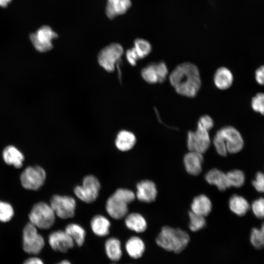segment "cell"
<instances>
[{
  "label": "cell",
  "mask_w": 264,
  "mask_h": 264,
  "mask_svg": "<svg viewBox=\"0 0 264 264\" xmlns=\"http://www.w3.org/2000/svg\"><path fill=\"white\" fill-rule=\"evenodd\" d=\"M105 250L107 256L112 261H118L122 257L121 242L117 238L108 239L105 242Z\"/></svg>",
  "instance_id": "obj_26"
},
{
  "label": "cell",
  "mask_w": 264,
  "mask_h": 264,
  "mask_svg": "<svg viewBox=\"0 0 264 264\" xmlns=\"http://www.w3.org/2000/svg\"><path fill=\"white\" fill-rule=\"evenodd\" d=\"M90 226L92 231L96 235L104 237L109 233L110 222L105 217L97 215L91 219Z\"/></svg>",
  "instance_id": "obj_24"
},
{
  "label": "cell",
  "mask_w": 264,
  "mask_h": 264,
  "mask_svg": "<svg viewBox=\"0 0 264 264\" xmlns=\"http://www.w3.org/2000/svg\"><path fill=\"white\" fill-rule=\"evenodd\" d=\"M123 53L122 46L118 43H112L103 48L98 55L100 66L108 72H112Z\"/></svg>",
  "instance_id": "obj_7"
},
{
  "label": "cell",
  "mask_w": 264,
  "mask_h": 264,
  "mask_svg": "<svg viewBox=\"0 0 264 264\" xmlns=\"http://www.w3.org/2000/svg\"><path fill=\"white\" fill-rule=\"evenodd\" d=\"M255 78L256 82L261 85L264 84V67L261 66L255 71Z\"/></svg>",
  "instance_id": "obj_41"
},
{
  "label": "cell",
  "mask_w": 264,
  "mask_h": 264,
  "mask_svg": "<svg viewBox=\"0 0 264 264\" xmlns=\"http://www.w3.org/2000/svg\"><path fill=\"white\" fill-rule=\"evenodd\" d=\"M131 5L130 0H108L106 15L109 18L112 19L117 16L126 13Z\"/></svg>",
  "instance_id": "obj_19"
},
{
  "label": "cell",
  "mask_w": 264,
  "mask_h": 264,
  "mask_svg": "<svg viewBox=\"0 0 264 264\" xmlns=\"http://www.w3.org/2000/svg\"><path fill=\"white\" fill-rule=\"evenodd\" d=\"M57 264H71L68 261L64 260Z\"/></svg>",
  "instance_id": "obj_44"
},
{
  "label": "cell",
  "mask_w": 264,
  "mask_h": 264,
  "mask_svg": "<svg viewBox=\"0 0 264 264\" xmlns=\"http://www.w3.org/2000/svg\"><path fill=\"white\" fill-rule=\"evenodd\" d=\"M125 249L129 256L133 259L142 257L145 250V245L143 240L138 237L133 236L126 242Z\"/></svg>",
  "instance_id": "obj_22"
},
{
  "label": "cell",
  "mask_w": 264,
  "mask_h": 264,
  "mask_svg": "<svg viewBox=\"0 0 264 264\" xmlns=\"http://www.w3.org/2000/svg\"><path fill=\"white\" fill-rule=\"evenodd\" d=\"M135 198V195L133 191L125 188L117 189L107 200V212L114 219H122L127 215L128 205Z\"/></svg>",
  "instance_id": "obj_3"
},
{
  "label": "cell",
  "mask_w": 264,
  "mask_h": 264,
  "mask_svg": "<svg viewBox=\"0 0 264 264\" xmlns=\"http://www.w3.org/2000/svg\"><path fill=\"white\" fill-rule=\"evenodd\" d=\"M136 197L140 201L150 203L154 201L157 195L155 184L150 180H144L136 185Z\"/></svg>",
  "instance_id": "obj_14"
},
{
  "label": "cell",
  "mask_w": 264,
  "mask_h": 264,
  "mask_svg": "<svg viewBox=\"0 0 264 264\" xmlns=\"http://www.w3.org/2000/svg\"><path fill=\"white\" fill-rule=\"evenodd\" d=\"M65 231L78 246H81L84 244L86 234L85 230L81 225L70 223L66 227Z\"/></svg>",
  "instance_id": "obj_27"
},
{
  "label": "cell",
  "mask_w": 264,
  "mask_h": 264,
  "mask_svg": "<svg viewBox=\"0 0 264 264\" xmlns=\"http://www.w3.org/2000/svg\"><path fill=\"white\" fill-rule=\"evenodd\" d=\"M14 215L12 206L8 203L0 201V221L5 222L9 221Z\"/></svg>",
  "instance_id": "obj_33"
},
{
  "label": "cell",
  "mask_w": 264,
  "mask_h": 264,
  "mask_svg": "<svg viewBox=\"0 0 264 264\" xmlns=\"http://www.w3.org/2000/svg\"><path fill=\"white\" fill-rule=\"evenodd\" d=\"M189 218V229L192 232H197L203 229L206 224L205 217L189 211L188 213Z\"/></svg>",
  "instance_id": "obj_30"
},
{
  "label": "cell",
  "mask_w": 264,
  "mask_h": 264,
  "mask_svg": "<svg viewBox=\"0 0 264 264\" xmlns=\"http://www.w3.org/2000/svg\"><path fill=\"white\" fill-rule=\"evenodd\" d=\"M57 37V34L47 25L41 27L35 33L30 35V40L34 47L41 52L51 50L53 47L52 41Z\"/></svg>",
  "instance_id": "obj_11"
},
{
  "label": "cell",
  "mask_w": 264,
  "mask_h": 264,
  "mask_svg": "<svg viewBox=\"0 0 264 264\" xmlns=\"http://www.w3.org/2000/svg\"><path fill=\"white\" fill-rule=\"evenodd\" d=\"M252 184L255 190L260 193L264 191V176L262 172H258L255 179L252 182Z\"/></svg>",
  "instance_id": "obj_39"
},
{
  "label": "cell",
  "mask_w": 264,
  "mask_h": 264,
  "mask_svg": "<svg viewBox=\"0 0 264 264\" xmlns=\"http://www.w3.org/2000/svg\"><path fill=\"white\" fill-rule=\"evenodd\" d=\"M22 238L23 250L28 254H39L44 245L43 237L38 233L37 228L30 222L23 228Z\"/></svg>",
  "instance_id": "obj_6"
},
{
  "label": "cell",
  "mask_w": 264,
  "mask_h": 264,
  "mask_svg": "<svg viewBox=\"0 0 264 264\" xmlns=\"http://www.w3.org/2000/svg\"><path fill=\"white\" fill-rule=\"evenodd\" d=\"M249 242L251 245L257 250L264 248V226L263 223L260 228L253 227L250 233Z\"/></svg>",
  "instance_id": "obj_28"
},
{
  "label": "cell",
  "mask_w": 264,
  "mask_h": 264,
  "mask_svg": "<svg viewBox=\"0 0 264 264\" xmlns=\"http://www.w3.org/2000/svg\"><path fill=\"white\" fill-rule=\"evenodd\" d=\"M143 79L150 84L158 83L155 63H151L144 67L141 71Z\"/></svg>",
  "instance_id": "obj_31"
},
{
  "label": "cell",
  "mask_w": 264,
  "mask_h": 264,
  "mask_svg": "<svg viewBox=\"0 0 264 264\" xmlns=\"http://www.w3.org/2000/svg\"><path fill=\"white\" fill-rule=\"evenodd\" d=\"M2 157L4 162L10 165H13L16 168H20L22 166L24 156L15 147L10 145L7 146L3 150Z\"/></svg>",
  "instance_id": "obj_20"
},
{
  "label": "cell",
  "mask_w": 264,
  "mask_h": 264,
  "mask_svg": "<svg viewBox=\"0 0 264 264\" xmlns=\"http://www.w3.org/2000/svg\"><path fill=\"white\" fill-rule=\"evenodd\" d=\"M213 141L217 153L220 156H226L228 153L222 138L216 134Z\"/></svg>",
  "instance_id": "obj_37"
},
{
  "label": "cell",
  "mask_w": 264,
  "mask_h": 264,
  "mask_svg": "<svg viewBox=\"0 0 264 264\" xmlns=\"http://www.w3.org/2000/svg\"><path fill=\"white\" fill-rule=\"evenodd\" d=\"M233 79L231 71L224 66L218 68L215 71L213 77L215 85L220 90L229 88L232 85Z\"/></svg>",
  "instance_id": "obj_16"
},
{
  "label": "cell",
  "mask_w": 264,
  "mask_h": 264,
  "mask_svg": "<svg viewBox=\"0 0 264 264\" xmlns=\"http://www.w3.org/2000/svg\"><path fill=\"white\" fill-rule=\"evenodd\" d=\"M191 240L189 234L178 227L163 226L155 238V243L161 249L176 254L182 252Z\"/></svg>",
  "instance_id": "obj_2"
},
{
  "label": "cell",
  "mask_w": 264,
  "mask_h": 264,
  "mask_svg": "<svg viewBox=\"0 0 264 264\" xmlns=\"http://www.w3.org/2000/svg\"><path fill=\"white\" fill-rule=\"evenodd\" d=\"M157 72L158 83L164 82L168 74V69L166 64L161 62L155 64Z\"/></svg>",
  "instance_id": "obj_38"
},
{
  "label": "cell",
  "mask_w": 264,
  "mask_h": 264,
  "mask_svg": "<svg viewBox=\"0 0 264 264\" xmlns=\"http://www.w3.org/2000/svg\"><path fill=\"white\" fill-rule=\"evenodd\" d=\"M216 134L223 140L228 153L236 154L243 149V138L239 131L234 127L224 126L218 130Z\"/></svg>",
  "instance_id": "obj_8"
},
{
  "label": "cell",
  "mask_w": 264,
  "mask_h": 264,
  "mask_svg": "<svg viewBox=\"0 0 264 264\" xmlns=\"http://www.w3.org/2000/svg\"><path fill=\"white\" fill-rule=\"evenodd\" d=\"M226 174L230 188L232 186L240 188L244 184L245 176L242 171L235 169L227 172Z\"/></svg>",
  "instance_id": "obj_29"
},
{
  "label": "cell",
  "mask_w": 264,
  "mask_h": 264,
  "mask_svg": "<svg viewBox=\"0 0 264 264\" xmlns=\"http://www.w3.org/2000/svg\"><path fill=\"white\" fill-rule=\"evenodd\" d=\"M23 264H44L39 258L32 257L26 260Z\"/></svg>",
  "instance_id": "obj_42"
},
{
  "label": "cell",
  "mask_w": 264,
  "mask_h": 264,
  "mask_svg": "<svg viewBox=\"0 0 264 264\" xmlns=\"http://www.w3.org/2000/svg\"><path fill=\"white\" fill-rule=\"evenodd\" d=\"M254 215L258 219H262L264 215V199L260 198L255 200L251 205Z\"/></svg>",
  "instance_id": "obj_35"
},
{
  "label": "cell",
  "mask_w": 264,
  "mask_h": 264,
  "mask_svg": "<svg viewBox=\"0 0 264 264\" xmlns=\"http://www.w3.org/2000/svg\"><path fill=\"white\" fill-rule=\"evenodd\" d=\"M12 0H0V6L1 7H6Z\"/></svg>",
  "instance_id": "obj_43"
},
{
  "label": "cell",
  "mask_w": 264,
  "mask_h": 264,
  "mask_svg": "<svg viewBox=\"0 0 264 264\" xmlns=\"http://www.w3.org/2000/svg\"><path fill=\"white\" fill-rule=\"evenodd\" d=\"M211 141L209 132L198 128L195 131H189L187 145L190 151L203 154L209 148Z\"/></svg>",
  "instance_id": "obj_12"
},
{
  "label": "cell",
  "mask_w": 264,
  "mask_h": 264,
  "mask_svg": "<svg viewBox=\"0 0 264 264\" xmlns=\"http://www.w3.org/2000/svg\"><path fill=\"white\" fill-rule=\"evenodd\" d=\"M76 201L70 196L54 195L50 199V205L55 215L62 219L74 216Z\"/></svg>",
  "instance_id": "obj_9"
},
{
  "label": "cell",
  "mask_w": 264,
  "mask_h": 264,
  "mask_svg": "<svg viewBox=\"0 0 264 264\" xmlns=\"http://www.w3.org/2000/svg\"><path fill=\"white\" fill-rule=\"evenodd\" d=\"M212 204L210 198L201 194L194 198L191 204V212L205 217L211 212Z\"/></svg>",
  "instance_id": "obj_17"
},
{
  "label": "cell",
  "mask_w": 264,
  "mask_h": 264,
  "mask_svg": "<svg viewBox=\"0 0 264 264\" xmlns=\"http://www.w3.org/2000/svg\"><path fill=\"white\" fill-rule=\"evenodd\" d=\"M126 57L128 62L133 66L136 65L137 61L139 59L133 47L127 50Z\"/></svg>",
  "instance_id": "obj_40"
},
{
  "label": "cell",
  "mask_w": 264,
  "mask_h": 264,
  "mask_svg": "<svg viewBox=\"0 0 264 264\" xmlns=\"http://www.w3.org/2000/svg\"><path fill=\"white\" fill-rule=\"evenodd\" d=\"M136 141V137L132 132L122 130L117 134L115 143L119 150L126 152L132 149L135 145Z\"/></svg>",
  "instance_id": "obj_21"
},
{
  "label": "cell",
  "mask_w": 264,
  "mask_h": 264,
  "mask_svg": "<svg viewBox=\"0 0 264 264\" xmlns=\"http://www.w3.org/2000/svg\"><path fill=\"white\" fill-rule=\"evenodd\" d=\"M169 78L176 93L187 97H195L201 86L199 69L192 63L178 65L172 71Z\"/></svg>",
  "instance_id": "obj_1"
},
{
  "label": "cell",
  "mask_w": 264,
  "mask_h": 264,
  "mask_svg": "<svg viewBox=\"0 0 264 264\" xmlns=\"http://www.w3.org/2000/svg\"><path fill=\"white\" fill-rule=\"evenodd\" d=\"M55 216L50 204L40 202L33 206L29 218L30 222L37 228L47 229L54 224Z\"/></svg>",
  "instance_id": "obj_4"
},
{
  "label": "cell",
  "mask_w": 264,
  "mask_h": 264,
  "mask_svg": "<svg viewBox=\"0 0 264 264\" xmlns=\"http://www.w3.org/2000/svg\"><path fill=\"white\" fill-rule=\"evenodd\" d=\"M251 105L253 110L263 115L264 111V93L259 92L253 97L251 102Z\"/></svg>",
  "instance_id": "obj_34"
},
{
  "label": "cell",
  "mask_w": 264,
  "mask_h": 264,
  "mask_svg": "<svg viewBox=\"0 0 264 264\" xmlns=\"http://www.w3.org/2000/svg\"><path fill=\"white\" fill-rule=\"evenodd\" d=\"M48 242L54 250L62 253L66 252L74 245L72 239L65 231L63 230L52 232L49 236Z\"/></svg>",
  "instance_id": "obj_13"
},
{
  "label": "cell",
  "mask_w": 264,
  "mask_h": 264,
  "mask_svg": "<svg viewBox=\"0 0 264 264\" xmlns=\"http://www.w3.org/2000/svg\"><path fill=\"white\" fill-rule=\"evenodd\" d=\"M203 162L202 154L198 152L190 151L183 157V164L186 172L194 176L201 173Z\"/></svg>",
  "instance_id": "obj_15"
},
{
  "label": "cell",
  "mask_w": 264,
  "mask_h": 264,
  "mask_svg": "<svg viewBox=\"0 0 264 264\" xmlns=\"http://www.w3.org/2000/svg\"><path fill=\"white\" fill-rule=\"evenodd\" d=\"M229 207L236 215L242 216L247 213L250 206L244 198L240 195H234L229 198Z\"/></svg>",
  "instance_id": "obj_25"
},
{
  "label": "cell",
  "mask_w": 264,
  "mask_h": 264,
  "mask_svg": "<svg viewBox=\"0 0 264 264\" xmlns=\"http://www.w3.org/2000/svg\"><path fill=\"white\" fill-rule=\"evenodd\" d=\"M214 122L213 119L208 115L201 116L198 120L197 128L209 132L214 127Z\"/></svg>",
  "instance_id": "obj_36"
},
{
  "label": "cell",
  "mask_w": 264,
  "mask_h": 264,
  "mask_svg": "<svg viewBox=\"0 0 264 264\" xmlns=\"http://www.w3.org/2000/svg\"><path fill=\"white\" fill-rule=\"evenodd\" d=\"M100 189V183L98 178L89 175L84 177L82 185L75 187L74 193L82 201L90 203L97 199Z\"/></svg>",
  "instance_id": "obj_5"
},
{
  "label": "cell",
  "mask_w": 264,
  "mask_h": 264,
  "mask_svg": "<svg viewBox=\"0 0 264 264\" xmlns=\"http://www.w3.org/2000/svg\"><path fill=\"white\" fill-rule=\"evenodd\" d=\"M125 223L128 229L136 233L143 232L147 228L145 219L137 213H132L127 215Z\"/></svg>",
  "instance_id": "obj_23"
},
{
  "label": "cell",
  "mask_w": 264,
  "mask_h": 264,
  "mask_svg": "<svg viewBox=\"0 0 264 264\" xmlns=\"http://www.w3.org/2000/svg\"></svg>",
  "instance_id": "obj_45"
},
{
  "label": "cell",
  "mask_w": 264,
  "mask_h": 264,
  "mask_svg": "<svg viewBox=\"0 0 264 264\" xmlns=\"http://www.w3.org/2000/svg\"><path fill=\"white\" fill-rule=\"evenodd\" d=\"M205 179L209 184L216 186L220 191L230 188L226 174L218 169L209 170L205 175Z\"/></svg>",
  "instance_id": "obj_18"
},
{
  "label": "cell",
  "mask_w": 264,
  "mask_h": 264,
  "mask_svg": "<svg viewBox=\"0 0 264 264\" xmlns=\"http://www.w3.org/2000/svg\"><path fill=\"white\" fill-rule=\"evenodd\" d=\"M139 59H142L150 54L152 50L151 44L143 39H136L133 47Z\"/></svg>",
  "instance_id": "obj_32"
},
{
  "label": "cell",
  "mask_w": 264,
  "mask_h": 264,
  "mask_svg": "<svg viewBox=\"0 0 264 264\" xmlns=\"http://www.w3.org/2000/svg\"><path fill=\"white\" fill-rule=\"evenodd\" d=\"M45 178V171L38 166L27 167L20 176L22 186L30 190H37L40 188L44 184Z\"/></svg>",
  "instance_id": "obj_10"
}]
</instances>
